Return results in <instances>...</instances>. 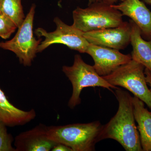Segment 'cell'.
<instances>
[{"instance_id": "e0dca14e", "label": "cell", "mask_w": 151, "mask_h": 151, "mask_svg": "<svg viewBox=\"0 0 151 151\" xmlns=\"http://www.w3.org/2000/svg\"><path fill=\"white\" fill-rule=\"evenodd\" d=\"M6 127L4 124H0V151H16L12 146L14 138L8 132Z\"/></svg>"}, {"instance_id": "7402d4cb", "label": "cell", "mask_w": 151, "mask_h": 151, "mask_svg": "<svg viewBox=\"0 0 151 151\" xmlns=\"http://www.w3.org/2000/svg\"></svg>"}, {"instance_id": "ba28073f", "label": "cell", "mask_w": 151, "mask_h": 151, "mask_svg": "<svg viewBox=\"0 0 151 151\" xmlns=\"http://www.w3.org/2000/svg\"><path fill=\"white\" fill-rule=\"evenodd\" d=\"M86 53L93 58V65L101 76H105L132 60L131 55L123 54L119 50L89 43Z\"/></svg>"}, {"instance_id": "2e32d148", "label": "cell", "mask_w": 151, "mask_h": 151, "mask_svg": "<svg viewBox=\"0 0 151 151\" xmlns=\"http://www.w3.org/2000/svg\"><path fill=\"white\" fill-rule=\"evenodd\" d=\"M16 25L0 10V37L4 40L9 38L15 32Z\"/></svg>"}, {"instance_id": "30bf717a", "label": "cell", "mask_w": 151, "mask_h": 151, "mask_svg": "<svg viewBox=\"0 0 151 151\" xmlns=\"http://www.w3.org/2000/svg\"><path fill=\"white\" fill-rule=\"evenodd\" d=\"M47 130V127L40 124L19 134L14 143L16 151H51L57 144L48 139Z\"/></svg>"}, {"instance_id": "8fae6325", "label": "cell", "mask_w": 151, "mask_h": 151, "mask_svg": "<svg viewBox=\"0 0 151 151\" xmlns=\"http://www.w3.org/2000/svg\"><path fill=\"white\" fill-rule=\"evenodd\" d=\"M113 7L132 19L141 31V35L146 40H151V12L140 0H123Z\"/></svg>"}, {"instance_id": "8992f818", "label": "cell", "mask_w": 151, "mask_h": 151, "mask_svg": "<svg viewBox=\"0 0 151 151\" xmlns=\"http://www.w3.org/2000/svg\"><path fill=\"white\" fill-rule=\"evenodd\" d=\"M36 6L33 4L17 32L10 40L0 42V48L14 52L24 66H30L37 52L42 39L37 40L33 32Z\"/></svg>"}, {"instance_id": "52a82bcc", "label": "cell", "mask_w": 151, "mask_h": 151, "mask_svg": "<svg viewBox=\"0 0 151 151\" xmlns=\"http://www.w3.org/2000/svg\"><path fill=\"white\" fill-rule=\"evenodd\" d=\"M54 22L56 26V29L54 32H48L42 28L35 30L38 37H45V40L38 47L37 52H41L52 45L59 43L80 53H86L89 43L84 36V32L72 25L65 24L58 17L54 19Z\"/></svg>"}, {"instance_id": "9c48e42d", "label": "cell", "mask_w": 151, "mask_h": 151, "mask_svg": "<svg viewBox=\"0 0 151 151\" xmlns=\"http://www.w3.org/2000/svg\"><path fill=\"white\" fill-rule=\"evenodd\" d=\"M89 43L117 50L124 49L130 43L131 26L124 22L119 27L84 33Z\"/></svg>"}, {"instance_id": "7c38bea8", "label": "cell", "mask_w": 151, "mask_h": 151, "mask_svg": "<svg viewBox=\"0 0 151 151\" xmlns=\"http://www.w3.org/2000/svg\"><path fill=\"white\" fill-rule=\"evenodd\" d=\"M36 116L34 109L24 111L14 106L0 88V124L11 127L22 126L31 122Z\"/></svg>"}, {"instance_id": "277c9868", "label": "cell", "mask_w": 151, "mask_h": 151, "mask_svg": "<svg viewBox=\"0 0 151 151\" xmlns=\"http://www.w3.org/2000/svg\"><path fill=\"white\" fill-rule=\"evenodd\" d=\"M62 70L72 84L73 91L68 103V106L73 109L81 104L80 94L84 88L99 86L112 91L117 86H113L100 76L92 65L84 62L79 55L74 56L73 65H64Z\"/></svg>"}, {"instance_id": "44dd1931", "label": "cell", "mask_w": 151, "mask_h": 151, "mask_svg": "<svg viewBox=\"0 0 151 151\" xmlns=\"http://www.w3.org/2000/svg\"><path fill=\"white\" fill-rule=\"evenodd\" d=\"M143 1H144V2H145L146 4L151 5V0H143Z\"/></svg>"}, {"instance_id": "4fadbf2b", "label": "cell", "mask_w": 151, "mask_h": 151, "mask_svg": "<svg viewBox=\"0 0 151 151\" xmlns=\"http://www.w3.org/2000/svg\"><path fill=\"white\" fill-rule=\"evenodd\" d=\"M131 26L130 43L133 47L132 59L142 64L151 71V40H144L137 25L130 20Z\"/></svg>"}, {"instance_id": "6da1fadb", "label": "cell", "mask_w": 151, "mask_h": 151, "mask_svg": "<svg viewBox=\"0 0 151 151\" xmlns=\"http://www.w3.org/2000/svg\"><path fill=\"white\" fill-rule=\"evenodd\" d=\"M119 109L110 121L103 126L100 140L111 139L118 142L127 151H143L139 134L135 124L133 97L120 88L115 91Z\"/></svg>"}, {"instance_id": "5bb4252c", "label": "cell", "mask_w": 151, "mask_h": 151, "mask_svg": "<svg viewBox=\"0 0 151 151\" xmlns=\"http://www.w3.org/2000/svg\"><path fill=\"white\" fill-rule=\"evenodd\" d=\"M133 103L143 151H151V112L145 108L144 102L138 97H133Z\"/></svg>"}, {"instance_id": "ffe728a7", "label": "cell", "mask_w": 151, "mask_h": 151, "mask_svg": "<svg viewBox=\"0 0 151 151\" xmlns=\"http://www.w3.org/2000/svg\"><path fill=\"white\" fill-rule=\"evenodd\" d=\"M145 74L146 76V80L147 84L150 86V90L151 92V71L147 68H145Z\"/></svg>"}, {"instance_id": "5b68a950", "label": "cell", "mask_w": 151, "mask_h": 151, "mask_svg": "<svg viewBox=\"0 0 151 151\" xmlns=\"http://www.w3.org/2000/svg\"><path fill=\"white\" fill-rule=\"evenodd\" d=\"M145 68L142 64L132 59L102 77L113 86L129 90L151 108V92L146 81Z\"/></svg>"}, {"instance_id": "3957f363", "label": "cell", "mask_w": 151, "mask_h": 151, "mask_svg": "<svg viewBox=\"0 0 151 151\" xmlns=\"http://www.w3.org/2000/svg\"><path fill=\"white\" fill-rule=\"evenodd\" d=\"M123 16L112 5L92 3L86 8L77 7L73 11L72 25L84 33L116 27L124 22Z\"/></svg>"}, {"instance_id": "7a4b0ae2", "label": "cell", "mask_w": 151, "mask_h": 151, "mask_svg": "<svg viewBox=\"0 0 151 151\" xmlns=\"http://www.w3.org/2000/svg\"><path fill=\"white\" fill-rule=\"evenodd\" d=\"M103 125L98 121L87 124H74L64 126L47 127L49 139L57 144L69 147L73 151L95 150L96 143L100 142Z\"/></svg>"}, {"instance_id": "d6986e66", "label": "cell", "mask_w": 151, "mask_h": 151, "mask_svg": "<svg viewBox=\"0 0 151 151\" xmlns=\"http://www.w3.org/2000/svg\"><path fill=\"white\" fill-rule=\"evenodd\" d=\"M119 0H89V4L94 3H103L109 5H113Z\"/></svg>"}, {"instance_id": "ac0fdd59", "label": "cell", "mask_w": 151, "mask_h": 151, "mask_svg": "<svg viewBox=\"0 0 151 151\" xmlns=\"http://www.w3.org/2000/svg\"><path fill=\"white\" fill-rule=\"evenodd\" d=\"M52 151H73L72 149L62 144H57L51 150Z\"/></svg>"}, {"instance_id": "9a60e30c", "label": "cell", "mask_w": 151, "mask_h": 151, "mask_svg": "<svg viewBox=\"0 0 151 151\" xmlns=\"http://www.w3.org/2000/svg\"><path fill=\"white\" fill-rule=\"evenodd\" d=\"M0 10L18 28L25 17L22 0H0Z\"/></svg>"}]
</instances>
